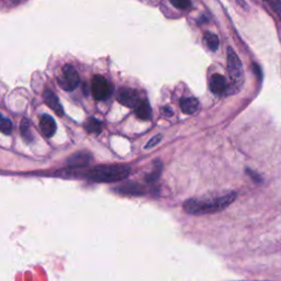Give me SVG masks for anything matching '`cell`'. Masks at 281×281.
<instances>
[{
    "label": "cell",
    "mask_w": 281,
    "mask_h": 281,
    "mask_svg": "<svg viewBox=\"0 0 281 281\" xmlns=\"http://www.w3.org/2000/svg\"><path fill=\"white\" fill-rule=\"evenodd\" d=\"M236 200L235 193H228L216 198H193L183 203V209L193 215L211 214L226 209Z\"/></svg>",
    "instance_id": "cell-1"
},
{
    "label": "cell",
    "mask_w": 281,
    "mask_h": 281,
    "mask_svg": "<svg viewBox=\"0 0 281 281\" xmlns=\"http://www.w3.org/2000/svg\"><path fill=\"white\" fill-rule=\"evenodd\" d=\"M131 168L125 165H101L87 172L88 179L95 182H117L127 178Z\"/></svg>",
    "instance_id": "cell-2"
},
{
    "label": "cell",
    "mask_w": 281,
    "mask_h": 281,
    "mask_svg": "<svg viewBox=\"0 0 281 281\" xmlns=\"http://www.w3.org/2000/svg\"><path fill=\"white\" fill-rule=\"evenodd\" d=\"M227 72L229 79H231L232 88L234 87L236 88V90H239L243 81H244V74H243L242 62L239 59L238 54L231 48H228L227 50Z\"/></svg>",
    "instance_id": "cell-3"
},
{
    "label": "cell",
    "mask_w": 281,
    "mask_h": 281,
    "mask_svg": "<svg viewBox=\"0 0 281 281\" xmlns=\"http://www.w3.org/2000/svg\"><path fill=\"white\" fill-rule=\"evenodd\" d=\"M80 82L79 75L73 65H65L62 69V75L59 78V85L66 91H73Z\"/></svg>",
    "instance_id": "cell-4"
},
{
    "label": "cell",
    "mask_w": 281,
    "mask_h": 281,
    "mask_svg": "<svg viewBox=\"0 0 281 281\" xmlns=\"http://www.w3.org/2000/svg\"><path fill=\"white\" fill-rule=\"evenodd\" d=\"M113 91L112 86L104 76L96 75L91 82V92L96 100H106L111 96Z\"/></svg>",
    "instance_id": "cell-5"
},
{
    "label": "cell",
    "mask_w": 281,
    "mask_h": 281,
    "mask_svg": "<svg viewBox=\"0 0 281 281\" xmlns=\"http://www.w3.org/2000/svg\"><path fill=\"white\" fill-rule=\"evenodd\" d=\"M139 97L137 91L131 88H122L119 91L118 101L121 105H123L127 108H134L139 101Z\"/></svg>",
    "instance_id": "cell-6"
},
{
    "label": "cell",
    "mask_w": 281,
    "mask_h": 281,
    "mask_svg": "<svg viewBox=\"0 0 281 281\" xmlns=\"http://www.w3.org/2000/svg\"><path fill=\"white\" fill-rule=\"evenodd\" d=\"M91 154L88 152H78L67 159V166L70 168H85L91 162Z\"/></svg>",
    "instance_id": "cell-7"
},
{
    "label": "cell",
    "mask_w": 281,
    "mask_h": 281,
    "mask_svg": "<svg viewBox=\"0 0 281 281\" xmlns=\"http://www.w3.org/2000/svg\"><path fill=\"white\" fill-rule=\"evenodd\" d=\"M43 97H44V102H45V104L49 106L50 109H52L59 117L64 116L63 106L59 100V97L55 95V92L50 90V89H46V90L43 93Z\"/></svg>",
    "instance_id": "cell-8"
},
{
    "label": "cell",
    "mask_w": 281,
    "mask_h": 281,
    "mask_svg": "<svg viewBox=\"0 0 281 281\" xmlns=\"http://www.w3.org/2000/svg\"><path fill=\"white\" fill-rule=\"evenodd\" d=\"M40 130L45 137H52L57 130V125L53 117H51L50 114H43L40 119Z\"/></svg>",
    "instance_id": "cell-9"
},
{
    "label": "cell",
    "mask_w": 281,
    "mask_h": 281,
    "mask_svg": "<svg viewBox=\"0 0 281 281\" xmlns=\"http://www.w3.org/2000/svg\"><path fill=\"white\" fill-rule=\"evenodd\" d=\"M209 85L211 91L215 95H223L227 89L226 79L224 78V76L220 74H214L212 77H211Z\"/></svg>",
    "instance_id": "cell-10"
},
{
    "label": "cell",
    "mask_w": 281,
    "mask_h": 281,
    "mask_svg": "<svg viewBox=\"0 0 281 281\" xmlns=\"http://www.w3.org/2000/svg\"><path fill=\"white\" fill-rule=\"evenodd\" d=\"M180 108L184 114H194L199 109V100L193 97L183 98L180 100Z\"/></svg>",
    "instance_id": "cell-11"
},
{
    "label": "cell",
    "mask_w": 281,
    "mask_h": 281,
    "mask_svg": "<svg viewBox=\"0 0 281 281\" xmlns=\"http://www.w3.org/2000/svg\"><path fill=\"white\" fill-rule=\"evenodd\" d=\"M134 108H135V113L139 119H142V120H150L151 119V117H152V108H151L148 100L140 99L138 101V104Z\"/></svg>",
    "instance_id": "cell-12"
},
{
    "label": "cell",
    "mask_w": 281,
    "mask_h": 281,
    "mask_svg": "<svg viewBox=\"0 0 281 281\" xmlns=\"http://www.w3.org/2000/svg\"><path fill=\"white\" fill-rule=\"evenodd\" d=\"M20 132L21 136L23 137L24 142L31 143L33 140V134L31 132V121L27 118H23L20 124Z\"/></svg>",
    "instance_id": "cell-13"
},
{
    "label": "cell",
    "mask_w": 281,
    "mask_h": 281,
    "mask_svg": "<svg viewBox=\"0 0 281 281\" xmlns=\"http://www.w3.org/2000/svg\"><path fill=\"white\" fill-rule=\"evenodd\" d=\"M118 191L121 195H136V196H140L144 194L143 188L138 186V184H134V183H129L125 184V186H122L118 188Z\"/></svg>",
    "instance_id": "cell-14"
},
{
    "label": "cell",
    "mask_w": 281,
    "mask_h": 281,
    "mask_svg": "<svg viewBox=\"0 0 281 281\" xmlns=\"http://www.w3.org/2000/svg\"><path fill=\"white\" fill-rule=\"evenodd\" d=\"M203 40H204V43H206L208 45V48L211 51H213V52L219 49L220 40H219L218 35H215L214 33H211V32H206V33H204V35H203Z\"/></svg>",
    "instance_id": "cell-15"
},
{
    "label": "cell",
    "mask_w": 281,
    "mask_h": 281,
    "mask_svg": "<svg viewBox=\"0 0 281 281\" xmlns=\"http://www.w3.org/2000/svg\"><path fill=\"white\" fill-rule=\"evenodd\" d=\"M85 129L88 133L99 134L102 131V122L96 118H90L86 121Z\"/></svg>",
    "instance_id": "cell-16"
},
{
    "label": "cell",
    "mask_w": 281,
    "mask_h": 281,
    "mask_svg": "<svg viewBox=\"0 0 281 281\" xmlns=\"http://www.w3.org/2000/svg\"><path fill=\"white\" fill-rule=\"evenodd\" d=\"M12 130H14V125H12V122L5 118L2 113H0V132L6 134V135H10L12 133Z\"/></svg>",
    "instance_id": "cell-17"
},
{
    "label": "cell",
    "mask_w": 281,
    "mask_h": 281,
    "mask_svg": "<svg viewBox=\"0 0 281 281\" xmlns=\"http://www.w3.org/2000/svg\"><path fill=\"white\" fill-rule=\"evenodd\" d=\"M264 3L272 10L273 14L281 21V0H264Z\"/></svg>",
    "instance_id": "cell-18"
},
{
    "label": "cell",
    "mask_w": 281,
    "mask_h": 281,
    "mask_svg": "<svg viewBox=\"0 0 281 281\" xmlns=\"http://www.w3.org/2000/svg\"><path fill=\"white\" fill-rule=\"evenodd\" d=\"M161 172H162V164L159 163V162H157L154 170H153L151 174H149L148 176H146V181H148V182H154V181H156L158 178H159V176H161Z\"/></svg>",
    "instance_id": "cell-19"
},
{
    "label": "cell",
    "mask_w": 281,
    "mask_h": 281,
    "mask_svg": "<svg viewBox=\"0 0 281 281\" xmlns=\"http://www.w3.org/2000/svg\"><path fill=\"white\" fill-rule=\"evenodd\" d=\"M171 5L174 7L181 9V10H187L191 7V2L190 0H169Z\"/></svg>",
    "instance_id": "cell-20"
},
{
    "label": "cell",
    "mask_w": 281,
    "mask_h": 281,
    "mask_svg": "<svg viewBox=\"0 0 281 281\" xmlns=\"http://www.w3.org/2000/svg\"><path fill=\"white\" fill-rule=\"evenodd\" d=\"M162 140V135L161 134H158V135H155L154 137H152L150 140H149V143L145 145V149L146 150H149V149H152V148H154V146H156L159 142Z\"/></svg>",
    "instance_id": "cell-21"
},
{
    "label": "cell",
    "mask_w": 281,
    "mask_h": 281,
    "mask_svg": "<svg viewBox=\"0 0 281 281\" xmlns=\"http://www.w3.org/2000/svg\"><path fill=\"white\" fill-rule=\"evenodd\" d=\"M248 174H250V175L252 176V178H253V179H255V180H256L257 182H261V178H260V177H259V176H258L257 174H255V172H254V171H252V170L250 171V170H248Z\"/></svg>",
    "instance_id": "cell-22"
},
{
    "label": "cell",
    "mask_w": 281,
    "mask_h": 281,
    "mask_svg": "<svg viewBox=\"0 0 281 281\" xmlns=\"http://www.w3.org/2000/svg\"><path fill=\"white\" fill-rule=\"evenodd\" d=\"M162 112L165 114V116H172V111L169 109V108H164Z\"/></svg>",
    "instance_id": "cell-23"
}]
</instances>
